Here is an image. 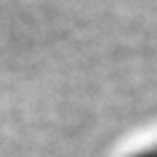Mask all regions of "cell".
Instances as JSON below:
<instances>
[{
	"label": "cell",
	"instance_id": "cell-1",
	"mask_svg": "<svg viewBox=\"0 0 157 157\" xmlns=\"http://www.w3.org/2000/svg\"><path fill=\"white\" fill-rule=\"evenodd\" d=\"M130 157H157V144L155 147H149V149H140V151L132 153Z\"/></svg>",
	"mask_w": 157,
	"mask_h": 157
}]
</instances>
